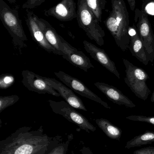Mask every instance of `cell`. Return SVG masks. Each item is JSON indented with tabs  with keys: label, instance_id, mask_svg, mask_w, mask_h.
<instances>
[{
	"label": "cell",
	"instance_id": "5b68a950",
	"mask_svg": "<svg viewBox=\"0 0 154 154\" xmlns=\"http://www.w3.org/2000/svg\"><path fill=\"white\" fill-rule=\"evenodd\" d=\"M123 63L126 68V84L136 97L146 100L151 93L146 83L150 78L148 74L143 69L135 66L127 60L123 59Z\"/></svg>",
	"mask_w": 154,
	"mask_h": 154
},
{
	"label": "cell",
	"instance_id": "7c38bea8",
	"mask_svg": "<svg viewBox=\"0 0 154 154\" xmlns=\"http://www.w3.org/2000/svg\"><path fill=\"white\" fill-rule=\"evenodd\" d=\"M26 14L25 20L26 25L33 40L47 52L56 54V51L48 42L37 23L35 18V14L30 10L26 9Z\"/></svg>",
	"mask_w": 154,
	"mask_h": 154
},
{
	"label": "cell",
	"instance_id": "4fadbf2b",
	"mask_svg": "<svg viewBox=\"0 0 154 154\" xmlns=\"http://www.w3.org/2000/svg\"><path fill=\"white\" fill-rule=\"evenodd\" d=\"M83 45L86 51L93 59L97 61L118 79H120V74L116 67L115 62L109 58L104 50L86 40L83 41Z\"/></svg>",
	"mask_w": 154,
	"mask_h": 154
},
{
	"label": "cell",
	"instance_id": "8992f818",
	"mask_svg": "<svg viewBox=\"0 0 154 154\" xmlns=\"http://www.w3.org/2000/svg\"><path fill=\"white\" fill-rule=\"evenodd\" d=\"M134 21L148 60L152 63L154 60V34L148 15L143 10L137 8L135 10Z\"/></svg>",
	"mask_w": 154,
	"mask_h": 154
},
{
	"label": "cell",
	"instance_id": "277c9868",
	"mask_svg": "<svg viewBox=\"0 0 154 154\" xmlns=\"http://www.w3.org/2000/svg\"><path fill=\"white\" fill-rule=\"evenodd\" d=\"M77 20L80 28L86 32L87 36L99 46L104 44L105 31L92 11L87 5L85 0H77Z\"/></svg>",
	"mask_w": 154,
	"mask_h": 154
},
{
	"label": "cell",
	"instance_id": "5bb4252c",
	"mask_svg": "<svg viewBox=\"0 0 154 154\" xmlns=\"http://www.w3.org/2000/svg\"><path fill=\"white\" fill-rule=\"evenodd\" d=\"M44 79L55 90L59 93L60 96L65 100V101L71 106L76 109L87 111L82 100L74 93L72 90L66 87V85L55 79L45 77Z\"/></svg>",
	"mask_w": 154,
	"mask_h": 154
},
{
	"label": "cell",
	"instance_id": "8fae6325",
	"mask_svg": "<svg viewBox=\"0 0 154 154\" xmlns=\"http://www.w3.org/2000/svg\"><path fill=\"white\" fill-rule=\"evenodd\" d=\"M44 15L52 16L62 22L71 21L77 18V10L74 0H61L57 5L44 11Z\"/></svg>",
	"mask_w": 154,
	"mask_h": 154
},
{
	"label": "cell",
	"instance_id": "4dcf8cb0",
	"mask_svg": "<svg viewBox=\"0 0 154 154\" xmlns=\"http://www.w3.org/2000/svg\"><path fill=\"white\" fill-rule=\"evenodd\" d=\"M151 100L152 102L154 103V90L152 94V97H151Z\"/></svg>",
	"mask_w": 154,
	"mask_h": 154
},
{
	"label": "cell",
	"instance_id": "d6986e66",
	"mask_svg": "<svg viewBox=\"0 0 154 154\" xmlns=\"http://www.w3.org/2000/svg\"><path fill=\"white\" fill-rule=\"evenodd\" d=\"M153 143H154V132L147 130L144 134L136 136L128 141L125 147L126 149H130L145 145L151 144Z\"/></svg>",
	"mask_w": 154,
	"mask_h": 154
},
{
	"label": "cell",
	"instance_id": "e0dca14e",
	"mask_svg": "<svg viewBox=\"0 0 154 154\" xmlns=\"http://www.w3.org/2000/svg\"><path fill=\"white\" fill-rule=\"evenodd\" d=\"M62 57L73 66L85 72H87L90 69L94 68L89 58L87 57L84 52L78 51L77 49L68 55L62 56Z\"/></svg>",
	"mask_w": 154,
	"mask_h": 154
},
{
	"label": "cell",
	"instance_id": "1f68e13d",
	"mask_svg": "<svg viewBox=\"0 0 154 154\" xmlns=\"http://www.w3.org/2000/svg\"></svg>",
	"mask_w": 154,
	"mask_h": 154
},
{
	"label": "cell",
	"instance_id": "83f0119b",
	"mask_svg": "<svg viewBox=\"0 0 154 154\" xmlns=\"http://www.w3.org/2000/svg\"><path fill=\"white\" fill-rule=\"evenodd\" d=\"M80 152L81 154H94L89 147L85 146L80 149Z\"/></svg>",
	"mask_w": 154,
	"mask_h": 154
},
{
	"label": "cell",
	"instance_id": "2e32d148",
	"mask_svg": "<svg viewBox=\"0 0 154 154\" xmlns=\"http://www.w3.org/2000/svg\"><path fill=\"white\" fill-rule=\"evenodd\" d=\"M129 34L130 37L129 50L132 56L136 58L144 65L147 66L149 61L143 43L137 33L135 25L130 26Z\"/></svg>",
	"mask_w": 154,
	"mask_h": 154
},
{
	"label": "cell",
	"instance_id": "4316f807",
	"mask_svg": "<svg viewBox=\"0 0 154 154\" xmlns=\"http://www.w3.org/2000/svg\"><path fill=\"white\" fill-rule=\"evenodd\" d=\"M134 154H154V147L148 146L136 150L134 152Z\"/></svg>",
	"mask_w": 154,
	"mask_h": 154
},
{
	"label": "cell",
	"instance_id": "9a60e30c",
	"mask_svg": "<svg viewBox=\"0 0 154 154\" xmlns=\"http://www.w3.org/2000/svg\"><path fill=\"white\" fill-rule=\"evenodd\" d=\"M94 85L113 103L127 108L136 106L130 99L116 87L104 82H95Z\"/></svg>",
	"mask_w": 154,
	"mask_h": 154
},
{
	"label": "cell",
	"instance_id": "d4e9b609",
	"mask_svg": "<svg viewBox=\"0 0 154 154\" xmlns=\"http://www.w3.org/2000/svg\"><path fill=\"white\" fill-rule=\"evenodd\" d=\"M142 8L147 15L154 16V0H142Z\"/></svg>",
	"mask_w": 154,
	"mask_h": 154
},
{
	"label": "cell",
	"instance_id": "603a6c76",
	"mask_svg": "<svg viewBox=\"0 0 154 154\" xmlns=\"http://www.w3.org/2000/svg\"><path fill=\"white\" fill-rule=\"evenodd\" d=\"M15 78L11 74H2L0 76V88L6 89L13 85Z\"/></svg>",
	"mask_w": 154,
	"mask_h": 154
},
{
	"label": "cell",
	"instance_id": "f546056e",
	"mask_svg": "<svg viewBox=\"0 0 154 154\" xmlns=\"http://www.w3.org/2000/svg\"><path fill=\"white\" fill-rule=\"evenodd\" d=\"M7 2H9L11 4H14L16 3V0H6Z\"/></svg>",
	"mask_w": 154,
	"mask_h": 154
},
{
	"label": "cell",
	"instance_id": "cb8c5ba5",
	"mask_svg": "<svg viewBox=\"0 0 154 154\" xmlns=\"http://www.w3.org/2000/svg\"><path fill=\"white\" fill-rule=\"evenodd\" d=\"M126 119L131 121L145 122L153 125L154 126V116H144L133 115L126 117Z\"/></svg>",
	"mask_w": 154,
	"mask_h": 154
},
{
	"label": "cell",
	"instance_id": "3957f363",
	"mask_svg": "<svg viewBox=\"0 0 154 154\" xmlns=\"http://www.w3.org/2000/svg\"><path fill=\"white\" fill-rule=\"evenodd\" d=\"M0 19L12 38L14 45L20 50L27 47L28 40L19 16V6L10 7L4 0H0Z\"/></svg>",
	"mask_w": 154,
	"mask_h": 154
},
{
	"label": "cell",
	"instance_id": "9c48e42d",
	"mask_svg": "<svg viewBox=\"0 0 154 154\" xmlns=\"http://www.w3.org/2000/svg\"><path fill=\"white\" fill-rule=\"evenodd\" d=\"M54 74L66 86L80 96L99 103L108 109H111L107 103L103 101L96 94L91 91L81 81L63 71L54 72Z\"/></svg>",
	"mask_w": 154,
	"mask_h": 154
},
{
	"label": "cell",
	"instance_id": "7a4b0ae2",
	"mask_svg": "<svg viewBox=\"0 0 154 154\" xmlns=\"http://www.w3.org/2000/svg\"><path fill=\"white\" fill-rule=\"evenodd\" d=\"M111 7L112 11L104 23L118 47L125 52L130 44L129 13L124 0H111Z\"/></svg>",
	"mask_w": 154,
	"mask_h": 154
},
{
	"label": "cell",
	"instance_id": "ba28073f",
	"mask_svg": "<svg viewBox=\"0 0 154 154\" xmlns=\"http://www.w3.org/2000/svg\"><path fill=\"white\" fill-rule=\"evenodd\" d=\"M35 18L46 39L56 51V55L63 56L77 50L59 35L56 30L44 19L35 14Z\"/></svg>",
	"mask_w": 154,
	"mask_h": 154
},
{
	"label": "cell",
	"instance_id": "7402d4cb",
	"mask_svg": "<svg viewBox=\"0 0 154 154\" xmlns=\"http://www.w3.org/2000/svg\"><path fill=\"white\" fill-rule=\"evenodd\" d=\"M20 99L19 96L16 95L0 97V113L8 107L12 106Z\"/></svg>",
	"mask_w": 154,
	"mask_h": 154
},
{
	"label": "cell",
	"instance_id": "ac0fdd59",
	"mask_svg": "<svg viewBox=\"0 0 154 154\" xmlns=\"http://www.w3.org/2000/svg\"><path fill=\"white\" fill-rule=\"evenodd\" d=\"M96 122L98 126L109 138L118 141L120 140L122 131L118 127L105 119H96Z\"/></svg>",
	"mask_w": 154,
	"mask_h": 154
},
{
	"label": "cell",
	"instance_id": "ffe728a7",
	"mask_svg": "<svg viewBox=\"0 0 154 154\" xmlns=\"http://www.w3.org/2000/svg\"><path fill=\"white\" fill-rule=\"evenodd\" d=\"M87 5L92 11L99 22L102 21L103 11L105 8L106 0H85Z\"/></svg>",
	"mask_w": 154,
	"mask_h": 154
},
{
	"label": "cell",
	"instance_id": "30bf717a",
	"mask_svg": "<svg viewBox=\"0 0 154 154\" xmlns=\"http://www.w3.org/2000/svg\"><path fill=\"white\" fill-rule=\"evenodd\" d=\"M22 76V83L30 91L39 94L47 93L56 97L60 96L59 93L46 81L44 77L41 76L29 70H23Z\"/></svg>",
	"mask_w": 154,
	"mask_h": 154
},
{
	"label": "cell",
	"instance_id": "6da1fadb",
	"mask_svg": "<svg viewBox=\"0 0 154 154\" xmlns=\"http://www.w3.org/2000/svg\"><path fill=\"white\" fill-rule=\"evenodd\" d=\"M62 142L61 136L45 134L42 126L36 130L24 126L1 140L0 154H47Z\"/></svg>",
	"mask_w": 154,
	"mask_h": 154
},
{
	"label": "cell",
	"instance_id": "44dd1931",
	"mask_svg": "<svg viewBox=\"0 0 154 154\" xmlns=\"http://www.w3.org/2000/svg\"><path fill=\"white\" fill-rule=\"evenodd\" d=\"M73 139V135L71 134L68 136L66 141L61 142L53 147L47 154H67L71 141Z\"/></svg>",
	"mask_w": 154,
	"mask_h": 154
},
{
	"label": "cell",
	"instance_id": "f1b7e54d",
	"mask_svg": "<svg viewBox=\"0 0 154 154\" xmlns=\"http://www.w3.org/2000/svg\"><path fill=\"white\" fill-rule=\"evenodd\" d=\"M127 1L131 11H135L136 9V0H127Z\"/></svg>",
	"mask_w": 154,
	"mask_h": 154
},
{
	"label": "cell",
	"instance_id": "484cf974",
	"mask_svg": "<svg viewBox=\"0 0 154 154\" xmlns=\"http://www.w3.org/2000/svg\"><path fill=\"white\" fill-rule=\"evenodd\" d=\"M46 0H27L23 4L22 7L23 9L31 10L38 7L43 3Z\"/></svg>",
	"mask_w": 154,
	"mask_h": 154
},
{
	"label": "cell",
	"instance_id": "52a82bcc",
	"mask_svg": "<svg viewBox=\"0 0 154 154\" xmlns=\"http://www.w3.org/2000/svg\"><path fill=\"white\" fill-rule=\"evenodd\" d=\"M48 102L54 113L61 115L86 132L89 133L94 132L96 129L84 116L77 111L75 108L66 101H56L49 100Z\"/></svg>",
	"mask_w": 154,
	"mask_h": 154
}]
</instances>
